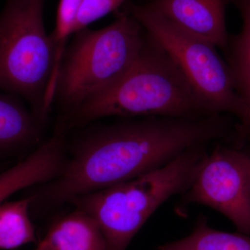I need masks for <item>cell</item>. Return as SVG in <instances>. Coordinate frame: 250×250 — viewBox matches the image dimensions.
Masks as SVG:
<instances>
[{
  "instance_id": "1",
  "label": "cell",
  "mask_w": 250,
  "mask_h": 250,
  "mask_svg": "<svg viewBox=\"0 0 250 250\" xmlns=\"http://www.w3.org/2000/svg\"><path fill=\"white\" fill-rule=\"evenodd\" d=\"M229 116H144L95 127L75 143L58 177L31 195V207H57L156 170L195 146L228 139L236 126Z\"/></svg>"
},
{
  "instance_id": "2",
  "label": "cell",
  "mask_w": 250,
  "mask_h": 250,
  "mask_svg": "<svg viewBox=\"0 0 250 250\" xmlns=\"http://www.w3.org/2000/svg\"><path fill=\"white\" fill-rule=\"evenodd\" d=\"M209 115L213 114L202 106L173 59L146 31L142 48L127 73L62 121L67 129L108 116L200 118Z\"/></svg>"
},
{
  "instance_id": "3",
  "label": "cell",
  "mask_w": 250,
  "mask_h": 250,
  "mask_svg": "<svg viewBox=\"0 0 250 250\" xmlns=\"http://www.w3.org/2000/svg\"><path fill=\"white\" fill-rule=\"evenodd\" d=\"M208 146L187 149L168 164L147 173L72 198L69 203L93 217L110 250H125L148 218L164 202L190 187Z\"/></svg>"
},
{
  "instance_id": "4",
  "label": "cell",
  "mask_w": 250,
  "mask_h": 250,
  "mask_svg": "<svg viewBox=\"0 0 250 250\" xmlns=\"http://www.w3.org/2000/svg\"><path fill=\"white\" fill-rule=\"evenodd\" d=\"M106 27L83 28L74 33L59 65L54 102L66 116L80 105L108 90L134 65L144 42L146 31L123 9Z\"/></svg>"
},
{
  "instance_id": "5",
  "label": "cell",
  "mask_w": 250,
  "mask_h": 250,
  "mask_svg": "<svg viewBox=\"0 0 250 250\" xmlns=\"http://www.w3.org/2000/svg\"><path fill=\"white\" fill-rule=\"evenodd\" d=\"M45 0H5L0 11V91L29 103L45 121L54 101L55 53L44 22Z\"/></svg>"
},
{
  "instance_id": "6",
  "label": "cell",
  "mask_w": 250,
  "mask_h": 250,
  "mask_svg": "<svg viewBox=\"0 0 250 250\" xmlns=\"http://www.w3.org/2000/svg\"><path fill=\"white\" fill-rule=\"evenodd\" d=\"M122 7L173 59L208 113L235 116L238 125L244 121L246 109L235 88L231 68L215 46L177 27L143 3L126 0Z\"/></svg>"
},
{
  "instance_id": "7",
  "label": "cell",
  "mask_w": 250,
  "mask_h": 250,
  "mask_svg": "<svg viewBox=\"0 0 250 250\" xmlns=\"http://www.w3.org/2000/svg\"><path fill=\"white\" fill-rule=\"evenodd\" d=\"M182 195L179 208L208 206L228 218L238 232L250 235V177L237 149L215 146Z\"/></svg>"
},
{
  "instance_id": "8",
  "label": "cell",
  "mask_w": 250,
  "mask_h": 250,
  "mask_svg": "<svg viewBox=\"0 0 250 250\" xmlns=\"http://www.w3.org/2000/svg\"><path fill=\"white\" fill-rule=\"evenodd\" d=\"M231 0H149L143 3L177 27L228 50L226 10Z\"/></svg>"
},
{
  "instance_id": "9",
  "label": "cell",
  "mask_w": 250,
  "mask_h": 250,
  "mask_svg": "<svg viewBox=\"0 0 250 250\" xmlns=\"http://www.w3.org/2000/svg\"><path fill=\"white\" fill-rule=\"evenodd\" d=\"M65 131L57 126L48 140L14 166L0 172V205L15 192L58 177L66 161Z\"/></svg>"
},
{
  "instance_id": "10",
  "label": "cell",
  "mask_w": 250,
  "mask_h": 250,
  "mask_svg": "<svg viewBox=\"0 0 250 250\" xmlns=\"http://www.w3.org/2000/svg\"><path fill=\"white\" fill-rule=\"evenodd\" d=\"M22 100L0 91V161L34 147L42 136L44 121L29 111Z\"/></svg>"
},
{
  "instance_id": "11",
  "label": "cell",
  "mask_w": 250,
  "mask_h": 250,
  "mask_svg": "<svg viewBox=\"0 0 250 250\" xmlns=\"http://www.w3.org/2000/svg\"><path fill=\"white\" fill-rule=\"evenodd\" d=\"M239 11L242 27L239 33L229 36L226 62L231 68L237 93L244 104V121L236 126L238 144L245 143L250 131V0H231Z\"/></svg>"
},
{
  "instance_id": "12",
  "label": "cell",
  "mask_w": 250,
  "mask_h": 250,
  "mask_svg": "<svg viewBox=\"0 0 250 250\" xmlns=\"http://www.w3.org/2000/svg\"><path fill=\"white\" fill-rule=\"evenodd\" d=\"M40 243L51 250H110L98 222L79 209L57 220Z\"/></svg>"
},
{
  "instance_id": "13",
  "label": "cell",
  "mask_w": 250,
  "mask_h": 250,
  "mask_svg": "<svg viewBox=\"0 0 250 250\" xmlns=\"http://www.w3.org/2000/svg\"><path fill=\"white\" fill-rule=\"evenodd\" d=\"M156 250H250V237L215 229L201 215L190 235L166 243Z\"/></svg>"
},
{
  "instance_id": "14",
  "label": "cell",
  "mask_w": 250,
  "mask_h": 250,
  "mask_svg": "<svg viewBox=\"0 0 250 250\" xmlns=\"http://www.w3.org/2000/svg\"><path fill=\"white\" fill-rule=\"evenodd\" d=\"M32 197L0 205V250H12L36 241L29 210Z\"/></svg>"
},
{
  "instance_id": "15",
  "label": "cell",
  "mask_w": 250,
  "mask_h": 250,
  "mask_svg": "<svg viewBox=\"0 0 250 250\" xmlns=\"http://www.w3.org/2000/svg\"><path fill=\"white\" fill-rule=\"evenodd\" d=\"M83 0H60L57 10L55 27L49 34L55 53L54 76L58 73L59 65L65 52L69 37L73 34L77 14Z\"/></svg>"
},
{
  "instance_id": "16",
  "label": "cell",
  "mask_w": 250,
  "mask_h": 250,
  "mask_svg": "<svg viewBox=\"0 0 250 250\" xmlns=\"http://www.w3.org/2000/svg\"><path fill=\"white\" fill-rule=\"evenodd\" d=\"M126 0H83L77 14L73 34L111 12H116Z\"/></svg>"
},
{
  "instance_id": "17",
  "label": "cell",
  "mask_w": 250,
  "mask_h": 250,
  "mask_svg": "<svg viewBox=\"0 0 250 250\" xmlns=\"http://www.w3.org/2000/svg\"><path fill=\"white\" fill-rule=\"evenodd\" d=\"M237 154L250 177V156L239 149H237Z\"/></svg>"
},
{
  "instance_id": "18",
  "label": "cell",
  "mask_w": 250,
  "mask_h": 250,
  "mask_svg": "<svg viewBox=\"0 0 250 250\" xmlns=\"http://www.w3.org/2000/svg\"><path fill=\"white\" fill-rule=\"evenodd\" d=\"M35 250H51L49 248H47L44 245L41 244V243H39V246L36 248Z\"/></svg>"
},
{
  "instance_id": "19",
  "label": "cell",
  "mask_w": 250,
  "mask_h": 250,
  "mask_svg": "<svg viewBox=\"0 0 250 250\" xmlns=\"http://www.w3.org/2000/svg\"><path fill=\"white\" fill-rule=\"evenodd\" d=\"M246 141H248V142L250 143V131L248 134H247L246 139H245V142H246Z\"/></svg>"
},
{
  "instance_id": "20",
  "label": "cell",
  "mask_w": 250,
  "mask_h": 250,
  "mask_svg": "<svg viewBox=\"0 0 250 250\" xmlns=\"http://www.w3.org/2000/svg\"><path fill=\"white\" fill-rule=\"evenodd\" d=\"M143 1H145V2H146V1H149V0H143Z\"/></svg>"
},
{
  "instance_id": "21",
  "label": "cell",
  "mask_w": 250,
  "mask_h": 250,
  "mask_svg": "<svg viewBox=\"0 0 250 250\" xmlns=\"http://www.w3.org/2000/svg\"><path fill=\"white\" fill-rule=\"evenodd\" d=\"M1 165H0V169H1Z\"/></svg>"
}]
</instances>
